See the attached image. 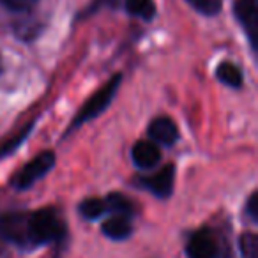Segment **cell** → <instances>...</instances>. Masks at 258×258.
<instances>
[{"instance_id":"obj_1","label":"cell","mask_w":258,"mask_h":258,"mask_svg":"<svg viewBox=\"0 0 258 258\" xmlns=\"http://www.w3.org/2000/svg\"><path fill=\"white\" fill-rule=\"evenodd\" d=\"M27 230H29V246H41L60 240L64 237L66 226L55 209H39L29 214Z\"/></svg>"},{"instance_id":"obj_2","label":"cell","mask_w":258,"mask_h":258,"mask_svg":"<svg viewBox=\"0 0 258 258\" xmlns=\"http://www.w3.org/2000/svg\"><path fill=\"white\" fill-rule=\"evenodd\" d=\"M120 80H122V75H115L113 78H111L110 82L103 87V89L97 90V92L94 94V96L90 97V99L87 101L82 108H80L78 115H76L75 120L71 122V127H69V131H73V129H78L80 125H83L85 122L92 120V118H96L97 115L103 113V111L110 106L111 101H113L115 94H117L118 87H120Z\"/></svg>"},{"instance_id":"obj_3","label":"cell","mask_w":258,"mask_h":258,"mask_svg":"<svg viewBox=\"0 0 258 258\" xmlns=\"http://www.w3.org/2000/svg\"><path fill=\"white\" fill-rule=\"evenodd\" d=\"M55 165V154L53 152H41L39 156L32 159L30 163H27L15 177H13V187L16 189L23 191V189H29L32 187L34 184L37 182L39 179H43Z\"/></svg>"},{"instance_id":"obj_4","label":"cell","mask_w":258,"mask_h":258,"mask_svg":"<svg viewBox=\"0 0 258 258\" xmlns=\"http://www.w3.org/2000/svg\"><path fill=\"white\" fill-rule=\"evenodd\" d=\"M29 214L25 212H9L0 218V235L9 242L18 246H29V230H27Z\"/></svg>"},{"instance_id":"obj_5","label":"cell","mask_w":258,"mask_h":258,"mask_svg":"<svg viewBox=\"0 0 258 258\" xmlns=\"http://www.w3.org/2000/svg\"><path fill=\"white\" fill-rule=\"evenodd\" d=\"M235 18L247 34L253 50H256V29H258V6L256 0H237L233 6Z\"/></svg>"},{"instance_id":"obj_6","label":"cell","mask_w":258,"mask_h":258,"mask_svg":"<svg viewBox=\"0 0 258 258\" xmlns=\"http://www.w3.org/2000/svg\"><path fill=\"white\" fill-rule=\"evenodd\" d=\"M173 180H175V166L166 165L165 168L152 173V175L142 177L140 184L147 187L151 193H154L158 198H168L173 191Z\"/></svg>"},{"instance_id":"obj_7","label":"cell","mask_w":258,"mask_h":258,"mask_svg":"<svg viewBox=\"0 0 258 258\" xmlns=\"http://www.w3.org/2000/svg\"><path fill=\"white\" fill-rule=\"evenodd\" d=\"M186 254L187 258H216L218 256V240L209 230H198L187 240Z\"/></svg>"},{"instance_id":"obj_8","label":"cell","mask_w":258,"mask_h":258,"mask_svg":"<svg viewBox=\"0 0 258 258\" xmlns=\"http://www.w3.org/2000/svg\"><path fill=\"white\" fill-rule=\"evenodd\" d=\"M149 138L156 145L172 147L179 140V127L170 117L161 115V117H156L149 125Z\"/></svg>"},{"instance_id":"obj_9","label":"cell","mask_w":258,"mask_h":258,"mask_svg":"<svg viewBox=\"0 0 258 258\" xmlns=\"http://www.w3.org/2000/svg\"><path fill=\"white\" fill-rule=\"evenodd\" d=\"M131 158L133 163L142 170H151L161 163V151L159 145L151 140H140L131 149Z\"/></svg>"},{"instance_id":"obj_10","label":"cell","mask_w":258,"mask_h":258,"mask_svg":"<svg viewBox=\"0 0 258 258\" xmlns=\"http://www.w3.org/2000/svg\"><path fill=\"white\" fill-rule=\"evenodd\" d=\"M103 233L108 237V239L113 240H124L131 235L133 232V226H131V219L125 218V216H117L113 214L111 218H108L106 221L101 226Z\"/></svg>"},{"instance_id":"obj_11","label":"cell","mask_w":258,"mask_h":258,"mask_svg":"<svg viewBox=\"0 0 258 258\" xmlns=\"http://www.w3.org/2000/svg\"><path fill=\"white\" fill-rule=\"evenodd\" d=\"M216 76L221 83H225L226 87H232V89H239L242 85V73L232 62H221V64L216 68Z\"/></svg>"},{"instance_id":"obj_12","label":"cell","mask_w":258,"mask_h":258,"mask_svg":"<svg viewBox=\"0 0 258 258\" xmlns=\"http://www.w3.org/2000/svg\"><path fill=\"white\" fill-rule=\"evenodd\" d=\"M104 205H106V212L110 211L111 214L125 216V218H131L135 212L133 202L129 200V198H125L124 195H120V193L108 195L106 200H104Z\"/></svg>"},{"instance_id":"obj_13","label":"cell","mask_w":258,"mask_h":258,"mask_svg":"<svg viewBox=\"0 0 258 258\" xmlns=\"http://www.w3.org/2000/svg\"><path fill=\"white\" fill-rule=\"evenodd\" d=\"M124 8L131 16L142 20H152L156 16L154 0H124Z\"/></svg>"},{"instance_id":"obj_14","label":"cell","mask_w":258,"mask_h":258,"mask_svg":"<svg viewBox=\"0 0 258 258\" xmlns=\"http://www.w3.org/2000/svg\"><path fill=\"white\" fill-rule=\"evenodd\" d=\"M106 212V205L101 198H87L80 204V214L87 219H97Z\"/></svg>"},{"instance_id":"obj_15","label":"cell","mask_w":258,"mask_h":258,"mask_svg":"<svg viewBox=\"0 0 258 258\" xmlns=\"http://www.w3.org/2000/svg\"><path fill=\"white\" fill-rule=\"evenodd\" d=\"M193 9H197L200 15L214 16L221 11L223 0H187Z\"/></svg>"},{"instance_id":"obj_16","label":"cell","mask_w":258,"mask_h":258,"mask_svg":"<svg viewBox=\"0 0 258 258\" xmlns=\"http://www.w3.org/2000/svg\"><path fill=\"white\" fill-rule=\"evenodd\" d=\"M240 244V253L244 258H256L258 251V239L254 233H244L239 240Z\"/></svg>"},{"instance_id":"obj_17","label":"cell","mask_w":258,"mask_h":258,"mask_svg":"<svg viewBox=\"0 0 258 258\" xmlns=\"http://www.w3.org/2000/svg\"><path fill=\"white\" fill-rule=\"evenodd\" d=\"M37 2H39V0H0V4L6 6V8L11 9V11H16V13L29 11V9H32Z\"/></svg>"},{"instance_id":"obj_18","label":"cell","mask_w":258,"mask_h":258,"mask_svg":"<svg viewBox=\"0 0 258 258\" xmlns=\"http://www.w3.org/2000/svg\"><path fill=\"white\" fill-rule=\"evenodd\" d=\"M32 127H34V124H29V127H27L25 131H23V133L20 135V137L13 138V142H9L8 145H2V147H0V158H6V156L11 154V152L15 151L16 147H20V145L23 144V140L27 138V135H29L30 131H32Z\"/></svg>"},{"instance_id":"obj_19","label":"cell","mask_w":258,"mask_h":258,"mask_svg":"<svg viewBox=\"0 0 258 258\" xmlns=\"http://www.w3.org/2000/svg\"><path fill=\"white\" fill-rule=\"evenodd\" d=\"M246 212L253 221H258V193H253L249 198H247Z\"/></svg>"},{"instance_id":"obj_20","label":"cell","mask_w":258,"mask_h":258,"mask_svg":"<svg viewBox=\"0 0 258 258\" xmlns=\"http://www.w3.org/2000/svg\"><path fill=\"white\" fill-rule=\"evenodd\" d=\"M117 4H118V0H96V4H94L89 11L90 13L97 11V8H101V6H110V8H115Z\"/></svg>"},{"instance_id":"obj_21","label":"cell","mask_w":258,"mask_h":258,"mask_svg":"<svg viewBox=\"0 0 258 258\" xmlns=\"http://www.w3.org/2000/svg\"><path fill=\"white\" fill-rule=\"evenodd\" d=\"M0 73H2V60H0Z\"/></svg>"}]
</instances>
